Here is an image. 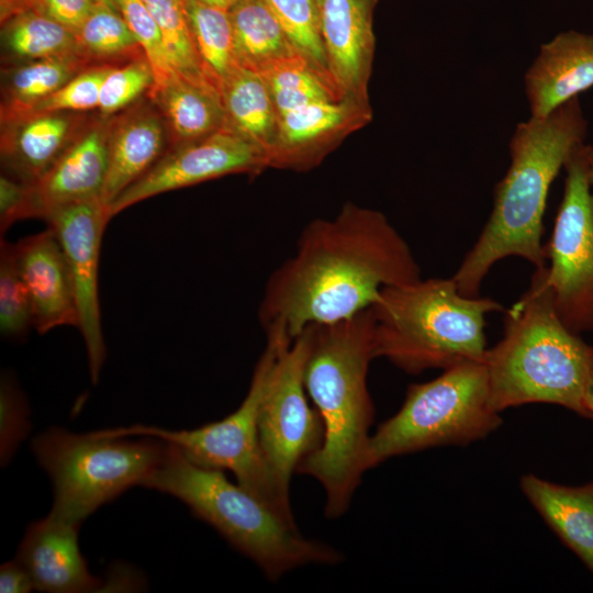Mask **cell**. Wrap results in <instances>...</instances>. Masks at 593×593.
<instances>
[{"label":"cell","mask_w":593,"mask_h":593,"mask_svg":"<svg viewBox=\"0 0 593 593\" xmlns=\"http://www.w3.org/2000/svg\"><path fill=\"white\" fill-rule=\"evenodd\" d=\"M584 157H585V165H586V177L589 180V183L593 186V147L589 145H584Z\"/></svg>","instance_id":"obj_43"},{"label":"cell","mask_w":593,"mask_h":593,"mask_svg":"<svg viewBox=\"0 0 593 593\" xmlns=\"http://www.w3.org/2000/svg\"><path fill=\"white\" fill-rule=\"evenodd\" d=\"M34 326V313L13 244L0 245V331L7 337H21Z\"/></svg>","instance_id":"obj_33"},{"label":"cell","mask_w":593,"mask_h":593,"mask_svg":"<svg viewBox=\"0 0 593 593\" xmlns=\"http://www.w3.org/2000/svg\"><path fill=\"white\" fill-rule=\"evenodd\" d=\"M291 343L278 334L266 335V347L245 399L221 421L189 430L133 425L99 432L105 436L155 437L176 446L200 466L230 470L239 485L288 521L295 522L290 501L281 495L267 467L258 435V418L269 376L280 350Z\"/></svg>","instance_id":"obj_9"},{"label":"cell","mask_w":593,"mask_h":593,"mask_svg":"<svg viewBox=\"0 0 593 593\" xmlns=\"http://www.w3.org/2000/svg\"><path fill=\"white\" fill-rule=\"evenodd\" d=\"M32 217L29 183L9 175L0 178V228L5 232L21 219Z\"/></svg>","instance_id":"obj_39"},{"label":"cell","mask_w":593,"mask_h":593,"mask_svg":"<svg viewBox=\"0 0 593 593\" xmlns=\"http://www.w3.org/2000/svg\"><path fill=\"white\" fill-rule=\"evenodd\" d=\"M83 58L18 63L2 71L1 120L21 114L85 69Z\"/></svg>","instance_id":"obj_27"},{"label":"cell","mask_w":593,"mask_h":593,"mask_svg":"<svg viewBox=\"0 0 593 593\" xmlns=\"http://www.w3.org/2000/svg\"><path fill=\"white\" fill-rule=\"evenodd\" d=\"M421 278L410 245L381 212L347 205L303 228L294 254L266 282L259 322L265 334L293 340L311 325L369 309L383 288Z\"/></svg>","instance_id":"obj_1"},{"label":"cell","mask_w":593,"mask_h":593,"mask_svg":"<svg viewBox=\"0 0 593 593\" xmlns=\"http://www.w3.org/2000/svg\"><path fill=\"white\" fill-rule=\"evenodd\" d=\"M110 118L83 124L55 163L29 184L32 217L63 205L101 198L108 170Z\"/></svg>","instance_id":"obj_14"},{"label":"cell","mask_w":593,"mask_h":593,"mask_svg":"<svg viewBox=\"0 0 593 593\" xmlns=\"http://www.w3.org/2000/svg\"><path fill=\"white\" fill-rule=\"evenodd\" d=\"M33 589L35 588L30 573L18 559L1 564V593H27L31 592Z\"/></svg>","instance_id":"obj_40"},{"label":"cell","mask_w":593,"mask_h":593,"mask_svg":"<svg viewBox=\"0 0 593 593\" xmlns=\"http://www.w3.org/2000/svg\"><path fill=\"white\" fill-rule=\"evenodd\" d=\"M585 132L578 97L516 126L511 164L495 187L491 214L452 276L462 294L479 295L491 268L506 257H519L534 268L547 265L542 219L548 192Z\"/></svg>","instance_id":"obj_3"},{"label":"cell","mask_w":593,"mask_h":593,"mask_svg":"<svg viewBox=\"0 0 593 593\" xmlns=\"http://www.w3.org/2000/svg\"><path fill=\"white\" fill-rule=\"evenodd\" d=\"M350 112L348 102L333 100L309 103L281 115L269 165H306L307 147L343 126Z\"/></svg>","instance_id":"obj_25"},{"label":"cell","mask_w":593,"mask_h":593,"mask_svg":"<svg viewBox=\"0 0 593 593\" xmlns=\"http://www.w3.org/2000/svg\"><path fill=\"white\" fill-rule=\"evenodd\" d=\"M78 527L47 515L27 528L16 559L30 573L36 590L85 593L112 588L110 581L89 572L78 546Z\"/></svg>","instance_id":"obj_15"},{"label":"cell","mask_w":593,"mask_h":593,"mask_svg":"<svg viewBox=\"0 0 593 593\" xmlns=\"http://www.w3.org/2000/svg\"><path fill=\"white\" fill-rule=\"evenodd\" d=\"M201 1L211 7L230 10V8H232L239 0H201Z\"/></svg>","instance_id":"obj_44"},{"label":"cell","mask_w":593,"mask_h":593,"mask_svg":"<svg viewBox=\"0 0 593 593\" xmlns=\"http://www.w3.org/2000/svg\"><path fill=\"white\" fill-rule=\"evenodd\" d=\"M193 42L210 81L219 89L238 65L234 54L228 10L201 0H184Z\"/></svg>","instance_id":"obj_28"},{"label":"cell","mask_w":593,"mask_h":593,"mask_svg":"<svg viewBox=\"0 0 593 593\" xmlns=\"http://www.w3.org/2000/svg\"><path fill=\"white\" fill-rule=\"evenodd\" d=\"M27 0H1L2 21L24 10Z\"/></svg>","instance_id":"obj_42"},{"label":"cell","mask_w":593,"mask_h":593,"mask_svg":"<svg viewBox=\"0 0 593 593\" xmlns=\"http://www.w3.org/2000/svg\"><path fill=\"white\" fill-rule=\"evenodd\" d=\"M226 128L261 147L269 164L278 137L279 115L265 79L237 65L220 87Z\"/></svg>","instance_id":"obj_23"},{"label":"cell","mask_w":593,"mask_h":593,"mask_svg":"<svg viewBox=\"0 0 593 593\" xmlns=\"http://www.w3.org/2000/svg\"><path fill=\"white\" fill-rule=\"evenodd\" d=\"M2 22V49L12 60L86 59L71 31L33 10L18 12Z\"/></svg>","instance_id":"obj_26"},{"label":"cell","mask_w":593,"mask_h":593,"mask_svg":"<svg viewBox=\"0 0 593 593\" xmlns=\"http://www.w3.org/2000/svg\"><path fill=\"white\" fill-rule=\"evenodd\" d=\"M322 37L339 97L365 94L373 52L370 0H322Z\"/></svg>","instance_id":"obj_17"},{"label":"cell","mask_w":593,"mask_h":593,"mask_svg":"<svg viewBox=\"0 0 593 593\" xmlns=\"http://www.w3.org/2000/svg\"><path fill=\"white\" fill-rule=\"evenodd\" d=\"M166 124L159 111L135 109L111 120L108 170L101 199L110 205L161 157Z\"/></svg>","instance_id":"obj_20"},{"label":"cell","mask_w":593,"mask_h":593,"mask_svg":"<svg viewBox=\"0 0 593 593\" xmlns=\"http://www.w3.org/2000/svg\"><path fill=\"white\" fill-rule=\"evenodd\" d=\"M143 2L158 25L175 71L190 81L213 85L199 58L184 0H143Z\"/></svg>","instance_id":"obj_30"},{"label":"cell","mask_w":593,"mask_h":593,"mask_svg":"<svg viewBox=\"0 0 593 593\" xmlns=\"http://www.w3.org/2000/svg\"><path fill=\"white\" fill-rule=\"evenodd\" d=\"M315 1H316V3H317V4L320 5V8H321L322 0H315Z\"/></svg>","instance_id":"obj_46"},{"label":"cell","mask_w":593,"mask_h":593,"mask_svg":"<svg viewBox=\"0 0 593 593\" xmlns=\"http://www.w3.org/2000/svg\"><path fill=\"white\" fill-rule=\"evenodd\" d=\"M307 327L282 347L269 376L258 418L261 451L275 484L290 501V483L300 465L322 445L324 427L304 385Z\"/></svg>","instance_id":"obj_11"},{"label":"cell","mask_w":593,"mask_h":593,"mask_svg":"<svg viewBox=\"0 0 593 593\" xmlns=\"http://www.w3.org/2000/svg\"><path fill=\"white\" fill-rule=\"evenodd\" d=\"M519 485L548 526L593 571V481L567 486L528 473Z\"/></svg>","instance_id":"obj_21"},{"label":"cell","mask_w":593,"mask_h":593,"mask_svg":"<svg viewBox=\"0 0 593 593\" xmlns=\"http://www.w3.org/2000/svg\"><path fill=\"white\" fill-rule=\"evenodd\" d=\"M75 36L79 49L87 60L89 58H113L142 52L123 15L102 3L96 4Z\"/></svg>","instance_id":"obj_32"},{"label":"cell","mask_w":593,"mask_h":593,"mask_svg":"<svg viewBox=\"0 0 593 593\" xmlns=\"http://www.w3.org/2000/svg\"><path fill=\"white\" fill-rule=\"evenodd\" d=\"M564 192L545 254L555 309L573 333L593 329V194L584 144L568 158Z\"/></svg>","instance_id":"obj_10"},{"label":"cell","mask_w":593,"mask_h":593,"mask_svg":"<svg viewBox=\"0 0 593 593\" xmlns=\"http://www.w3.org/2000/svg\"><path fill=\"white\" fill-rule=\"evenodd\" d=\"M269 165L267 153L223 127L192 143L172 147L111 204L112 215L150 197L230 174L253 172Z\"/></svg>","instance_id":"obj_13"},{"label":"cell","mask_w":593,"mask_h":593,"mask_svg":"<svg viewBox=\"0 0 593 593\" xmlns=\"http://www.w3.org/2000/svg\"><path fill=\"white\" fill-rule=\"evenodd\" d=\"M99 3H102L118 12H120V3L119 0H97ZM121 13V12H120Z\"/></svg>","instance_id":"obj_45"},{"label":"cell","mask_w":593,"mask_h":593,"mask_svg":"<svg viewBox=\"0 0 593 593\" xmlns=\"http://www.w3.org/2000/svg\"><path fill=\"white\" fill-rule=\"evenodd\" d=\"M161 114L172 147L202 139L225 126L221 93L209 83L178 74L149 91Z\"/></svg>","instance_id":"obj_22"},{"label":"cell","mask_w":593,"mask_h":593,"mask_svg":"<svg viewBox=\"0 0 593 593\" xmlns=\"http://www.w3.org/2000/svg\"><path fill=\"white\" fill-rule=\"evenodd\" d=\"M109 69L110 66L83 69L58 90L21 114L82 112L98 109L100 88Z\"/></svg>","instance_id":"obj_36"},{"label":"cell","mask_w":593,"mask_h":593,"mask_svg":"<svg viewBox=\"0 0 593 593\" xmlns=\"http://www.w3.org/2000/svg\"><path fill=\"white\" fill-rule=\"evenodd\" d=\"M592 354L558 316L547 265L535 268L528 289L505 311L502 338L485 353L490 402L500 413L548 403L589 417L584 392Z\"/></svg>","instance_id":"obj_4"},{"label":"cell","mask_w":593,"mask_h":593,"mask_svg":"<svg viewBox=\"0 0 593 593\" xmlns=\"http://www.w3.org/2000/svg\"><path fill=\"white\" fill-rule=\"evenodd\" d=\"M97 3V0H27L24 10L45 15L75 34Z\"/></svg>","instance_id":"obj_38"},{"label":"cell","mask_w":593,"mask_h":593,"mask_svg":"<svg viewBox=\"0 0 593 593\" xmlns=\"http://www.w3.org/2000/svg\"><path fill=\"white\" fill-rule=\"evenodd\" d=\"M228 14L239 66L261 74L278 63L301 56L264 0H239Z\"/></svg>","instance_id":"obj_24"},{"label":"cell","mask_w":593,"mask_h":593,"mask_svg":"<svg viewBox=\"0 0 593 593\" xmlns=\"http://www.w3.org/2000/svg\"><path fill=\"white\" fill-rule=\"evenodd\" d=\"M584 404L589 413V418L593 419V354L591 357L589 376L585 385Z\"/></svg>","instance_id":"obj_41"},{"label":"cell","mask_w":593,"mask_h":593,"mask_svg":"<svg viewBox=\"0 0 593 593\" xmlns=\"http://www.w3.org/2000/svg\"><path fill=\"white\" fill-rule=\"evenodd\" d=\"M143 437L132 440L98 430L72 434L59 427L37 435L32 451L54 488L48 515L80 525L128 488L143 485L161 463L168 447L158 438Z\"/></svg>","instance_id":"obj_7"},{"label":"cell","mask_w":593,"mask_h":593,"mask_svg":"<svg viewBox=\"0 0 593 593\" xmlns=\"http://www.w3.org/2000/svg\"><path fill=\"white\" fill-rule=\"evenodd\" d=\"M13 247L31 296L36 331L44 334L64 325L78 327L72 279L54 231L48 227L21 239Z\"/></svg>","instance_id":"obj_16"},{"label":"cell","mask_w":593,"mask_h":593,"mask_svg":"<svg viewBox=\"0 0 593 593\" xmlns=\"http://www.w3.org/2000/svg\"><path fill=\"white\" fill-rule=\"evenodd\" d=\"M29 409L18 388L3 378L0 390L1 465H7L30 432Z\"/></svg>","instance_id":"obj_37"},{"label":"cell","mask_w":593,"mask_h":593,"mask_svg":"<svg viewBox=\"0 0 593 593\" xmlns=\"http://www.w3.org/2000/svg\"><path fill=\"white\" fill-rule=\"evenodd\" d=\"M377 358L406 373L483 360L486 315L497 301L462 294L452 277L383 288L370 306Z\"/></svg>","instance_id":"obj_6"},{"label":"cell","mask_w":593,"mask_h":593,"mask_svg":"<svg viewBox=\"0 0 593 593\" xmlns=\"http://www.w3.org/2000/svg\"><path fill=\"white\" fill-rule=\"evenodd\" d=\"M259 75L269 88L279 118L309 103L340 98L301 56L278 63Z\"/></svg>","instance_id":"obj_29"},{"label":"cell","mask_w":593,"mask_h":593,"mask_svg":"<svg viewBox=\"0 0 593 593\" xmlns=\"http://www.w3.org/2000/svg\"><path fill=\"white\" fill-rule=\"evenodd\" d=\"M77 112L25 113L1 121V160L7 175L34 183L82 127Z\"/></svg>","instance_id":"obj_19"},{"label":"cell","mask_w":593,"mask_h":593,"mask_svg":"<svg viewBox=\"0 0 593 593\" xmlns=\"http://www.w3.org/2000/svg\"><path fill=\"white\" fill-rule=\"evenodd\" d=\"M155 85L154 72L145 57L127 61L120 67H110L99 93L98 110L101 116L125 109Z\"/></svg>","instance_id":"obj_34"},{"label":"cell","mask_w":593,"mask_h":593,"mask_svg":"<svg viewBox=\"0 0 593 593\" xmlns=\"http://www.w3.org/2000/svg\"><path fill=\"white\" fill-rule=\"evenodd\" d=\"M296 52L331 85L322 37L321 9L315 0H264ZM333 86V85H332ZM334 88V87H333ZM335 89V88H334Z\"/></svg>","instance_id":"obj_31"},{"label":"cell","mask_w":593,"mask_h":593,"mask_svg":"<svg viewBox=\"0 0 593 593\" xmlns=\"http://www.w3.org/2000/svg\"><path fill=\"white\" fill-rule=\"evenodd\" d=\"M166 455L143 486L168 493L189 506L271 581L309 564L343 561L334 547L303 536L288 521L221 469L200 466L168 444Z\"/></svg>","instance_id":"obj_5"},{"label":"cell","mask_w":593,"mask_h":593,"mask_svg":"<svg viewBox=\"0 0 593 593\" xmlns=\"http://www.w3.org/2000/svg\"><path fill=\"white\" fill-rule=\"evenodd\" d=\"M110 205L101 198L80 201L52 210L45 220L65 253L72 279L78 328L87 349L93 383L105 358L98 292V269L103 231L112 217Z\"/></svg>","instance_id":"obj_12"},{"label":"cell","mask_w":593,"mask_h":593,"mask_svg":"<svg viewBox=\"0 0 593 593\" xmlns=\"http://www.w3.org/2000/svg\"><path fill=\"white\" fill-rule=\"evenodd\" d=\"M307 329L304 385L322 418L324 437L296 473L310 475L322 485L325 515L335 519L347 512L368 471L374 407L367 379L369 366L377 358L374 321L369 307L351 318Z\"/></svg>","instance_id":"obj_2"},{"label":"cell","mask_w":593,"mask_h":593,"mask_svg":"<svg viewBox=\"0 0 593 593\" xmlns=\"http://www.w3.org/2000/svg\"><path fill=\"white\" fill-rule=\"evenodd\" d=\"M593 86V35L567 31L540 47L525 75L533 118H545Z\"/></svg>","instance_id":"obj_18"},{"label":"cell","mask_w":593,"mask_h":593,"mask_svg":"<svg viewBox=\"0 0 593 593\" xmlns=\"http://www.w3.org/2000/svg\"><path fill=\"white\" fill-rule=\"evenodd\" d=\"M500 414L490 402L484 359L444 369L410 385L400 410L371 434L368 470L400 455L483 439L502 424Z\"/></svg>","instance_id":"obj_8"},{"label":"cell","mask_w":593,"mask_h":593,"mask_svg":"<svg viewBox=\"0 0 593 593\" xmlns=\"http://www.w3.org/2000/svg\"><path fill=\"white\" fill-rule=\"evenodd\" d=\"M120 12L128 24L155 77V86L177 74L170 63L163 36L143 0H119Z\"/></svg>","instance_id":"obj_35"}]
</instances>
